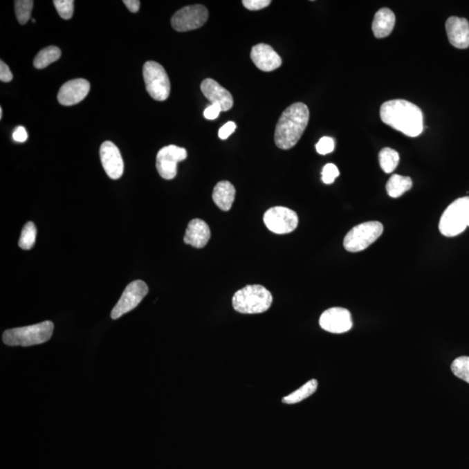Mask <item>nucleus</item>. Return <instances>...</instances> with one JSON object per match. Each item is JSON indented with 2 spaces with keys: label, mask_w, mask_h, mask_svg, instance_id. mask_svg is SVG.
<instances>
[{
  "label": "nucleus",
  "mask_w": 469,
  "mask_h": 469,
  "mask_svg": "<svg viewBox=\"0 0 469 469\" xmlns=\"http://www.w3.org/2000/svg\"><path fill=\"white\" fill-rule=\"evenodd\" d=\"M309 120V111L304 103H295L282 113L275 131V142L278 148H293L304 134Z\"/></svg>",
  "instance_id": "2"
},
{
  "label": "nucleus",
  "mask_w": 469,
  "mask_h": 469,
  "mask_svg": "<svg viewBox=\"0 0 469 469\" xmlns=\"http://www.w3.org/2000/svg\"><path fill=\"white\" fill-rule=\"evenodd\" d=\"M210 236L212 233L208 224L202 219H196L189 223L183 241L196 249H202L209 243Z\"/></svg>",
  "instance_id": "18"
},
{
  "label": "nucleus",
  "mask_w": 469,
  "mask_h": 469,
  "mask_svg": "<svg viewBox=\"0 0 469 469\" xmlns=\"http://www.w3.org/2000/svg\"><path fill=\"white\" fill-rule=\"evenodd\" d=\"M273 297L266 288L259 284L241 288L232 298L234 311L241 314H261L270 308Z\"/></svg>",
  "instance_id": "3"
},
{
  "label": "nucleus",
  "mask_w": 469,
  "mask_h": 469,
  "mask_svg": "<svg viewBox=\"0 0 469 469\" xmlns=\"http://www.w3.org/2000/svg\"><path fill=\"white\" fill-rule=\"evenodd\" d=\"M186 158L185 148L173 145L162 148L156 155V167L159 175L166 180L175 178L178 174V163L185 160Z\"/></svg>",
  "instance_id": "11"
},
{
  "label": "nucleus",
  "mask_w": 469,
  "mask_h": 469,
  "mask_svg": "<svg viewBox=\"0 0 469 469\" xmlns=\"http://www.w3.org/2000/svg\"><path fill=\"white\" fill-rule=\"evenodd\" d=\"M12 138L13 140L16 142H24L27 140L28 135H27L25 128L19 127L18 128H16L15 132H13Z\"/></svg>",
  "instance_id": "35"
},
{
  "label": "nucleus",
  "mask_w": 469,
  "mask_h": 469,
  "mask_svg": "<svg viewBox=\"0 0 469 469\" xmlns=\"http://www.w3.org/2000/svg\"><path fill=\"white\" fill-rule=\"evenodd\" d=\"M469 227V196L455 200L441 217L439 230L445 237H453Z\"/></svg>",
  "instance_id": "5"
},
{
  "label": "nucleus",
  "mask_w": 469,
  "mask_h": 469,
  "mask_svg": "<svg viewBox=\"0 0 469 469\" xmlns=\"http://www.w3.org/2000/svg\"><path fill=\"white\" fill-rule=\"evenodd\" d=\"M318 387V380L312 379L305 383L304 386L299 387L295 392L290 394V395L285 396L283 398V403L286 404H295L301 403L302 401L309 398L313 394L317 391Z\"/></svg>",
  "instance_id": "22"
},
{
  "label": "nucleus",
  "mask_w": 469,
  "mask_h": 469,
  "mask_svg": "<svg viewBox=\"0 0 469 469\" xmlns=\"http://www.w3.org/2000/svg\"><path fill=\"white\" fill-rule=\"evenodd\" d=\"M147 284L141 280L132 282L122 294L118 304L112 309L111 317L113 320L122 317L132 309L137 308L145 295L148 294Z\"/></svg>",
  "instance_id": "10"
},
{
  "label": "nucleus",
  "mask_w": 469,
  "mask_h": 469,
  "mask_svg": "<svg viewBox=\"0 0 469 469\" xmlns=\"http://www.w3.org/2000/svg\"><path fill=\"white\" fill-rule=\"evenodd\" d=\"M396 25V15L389 8L380 9L376 13L372 23L374 35L377 39H383L390 35Z\"/></svg>",
  "instance_id": "19"
},
{
  "label": "nucleus",
  "mask_w": 469,
  "mask_h": 469,
  "mask_svg": "<svg viewBox=\"0 0 469 469\" xmlns=\"http://www.w3.org/2000/svg\"><path fill=\"white\" fill-rule=\"evenodd\" d=\"M37 228L33 222H28L24 226L19 246L22 250H29L33 249L36 243Z\"/></svg>",
  "instance_id": "25"
},
{
  "label": "nucleus",
  "mask_w": 469,
  "mask_h": 469,
  "mask_svg": "<svg viewBox=\"0 0 469 469\" xmlns=\"http://www.w3.org/2000/svg\"><path fill=\"white\" fill-rule=\"evenodd\" d=\"M451 370L458 378L469 383V356H461L455 359L452 363Z\"/></svg>",
  "instance_id": "27"
},
{
  "label": "nucleus",
  "mask_w": 469,
  "mask_h": 469,
  "mask_svg": "<svg viewBox=\"0 0 469 469\" xmlns=\"http://www.w3.org/2000/svg\"><path fill=\"white\" fill-rule=\"evenodd\" d=\"M317 151L319 154L321 155H327L329 153H331L334 151L335 149V141L334 139L329 137H324L319 140L317 145Z\"/></svg>",
  "instance_id": "30"
},
{
  "label": "nucleus",
  "mask_w": 469,
  "mask_h": 469,
  "mask_svg": "<svg viewBox=\"0 0 469 469\" xmlns=\"http://www.w3.org/2000/svg\"><path fill=\"white\" fill-rule=\"evenodd\" d=\"M102 165L109 178H120L124 174V161L120 149L111 141H105L100 147Z\"/></svg>",
  "instance_id": "13"
},
{
  "label": "nucleus",
  "mask_w": 469,
  "mask_h": 469,
  "mask_svg": "<svg viewBox=\"0 0 469 469\" xmlns=\"http://www.w3.org/2000/svg\"><path fill=\"white\" fill-rule=\"evenodd\" d=\"M222 111V107L219 104H210L208 108L205 109V112H203V116L206 120H215L220 114V112Z\"/></svg>",
  "instance_id": "32"
},
{
  "label": "nucleus",
  "mask_w": 469,
  "mask_h": 469,
  "mask_svg": "<svg viewBox=\"0 0 469 469\" xmlns=\"http://www.w3.org/2000/svg\"><path fill=\"white\" fill-rule=\"evenodd\" d=\"M268 230L278 234L292 232L298 226L297 214L286 207L277 206L268 209L264 216Z\"/></svg>",
  "instance_id": "9"
},
{
  "label": "nucleus",
  "mask_w": 469,
  "mask_h": 469,
  "mask_svg": "<svg viewBox=\"0 0 469 469\" xmlns=\"http://www.w3.org/2000/svg\"><path fill=\"white\" fill-rule=\"evenodd\" d=\"M250 59L258 69L270 73L278 69L283 64L281 57L266 44H258L252 47Z\"/></svg>",
  "instance_id": "15"
},
{
  "label": "nucleus",
  "mask_w": 469,
  "mask_h": 469,
  "mask_svg": "<svg viewBox=\"0 0 469 469\" xmlns=\"http://www.w3.org/2000/svg\"><path fill=\"white\" fill-rule=\"evenodd\" d=\"M242 3L244 8L250 11H258L271 4L270 0H243Z\"/></svg>",
  "instance_id": "31"
},
{
  "label": "nucleus",
  "mask_w": 469,
  "mask_h": 469,
  "mask_svg": "<svg viewBox=\"0 0 469 469\" xmlns=\"http://www.w3.org/2000/svg\"><path fill=\"white\" fill-rule=\"evenodd\" d=\"M90 89V83L84 78L68 81L60 88L57 100L66 107L77 104L86 98Z\"/></svg>",
  "instance_id": "14"
},
{
  "label": "nucleus",
  "mask_w": 469,
  "mask_h": 469,
  "mask_svg": "<svg viewBox=\"0 0 469 469\" xmlns=\"http://www.w3.org/2000/svg\"><path fill=\"white\" fill-rule=\"evenodd\" d=\"M124 4L131 12L136 13L140 8V1L138 0H124Z\"/></svg>",
  "instance_id": "36"
},
{
  "label": "nucleus",
  "mask_w": 469,
  "mask_h": 469,
  "mask_svg": "<svg viewBox=\"0 0 469 469\" xmlns=\"http://www.w3.org/2000/svg\"><path fill=\"white\" fill-rule=\"evenodd\" d=\"M340 175L338 167L334 164H327L322 169V180L326 185H331Z\"/></svg>",
  "instance_id": "29"
},
{
  "label": "nucleus",
  "mask_w": 469,
  "mask_h": 469,
  "mask_svg": "<svg viewBox=\"0 0 469 469\" xmlns=\"http://www.w3.org/2000/svg\"><path fill=\"white\" fill-rule=\"evenodd\" d=\"M61 57L59 47L50 46L40 50L34 59L33 64L37 69H45L49 64L56 62Z\"/></svg>",
  "instance_id": "23"
},
{
  "label": "nucleus",
  "mask_w": 469,
  "mask_h": 469,
  "mask_svg": "<svg viewBox=\"0 0 469 469\" xmlns=\"http://www.w3.org/2000/svg\"><path fill=\"white\" fill-rule=\"evenodd\" d=\"M3 117V110L2 108H0V118H2Z\"/></svg>",
  "instance_id": "37"
},
{
  "label": "nucleus",
  "mask_w": 469,
  "mask_h": 469,
  "mask_svg": "<svg viewBox=\"0 0 469 469\" xmlns=\"http://www.w3.org/2000/svg\"><path fill=\"white\" fill-rule=\"evenodd\" d=\"M201 91L212 104H220L223 111H230L232 108L234 104L232 95L212 78H206L203 81Z\"/></svg>",
  "instance_id": "17"
},
{
  "label": "nucleus",
  "mask_w": 469,
  "mask_h": 469,
  "mask_svg": "<svg viewBox=\"0 0 469 469\" xmlns=\"http://www.w3.org/2000/svg\"><path fill=\"white\" fill-rule=\"evenodd\" d=\"M383 232V224L376 221L358 224L346 234L343 246L349 252H360L375 243Z\"/></svg>",
  "instance_id": "6"
},
{
  "label": "nucleus",
  "mask_w": 469,
  "mask_h": 469,
  "mask_svg": "<svg viewBox=\"0 0 469 469\" xmlns=\"http://www.w3.org/2000/svg\"><path fill=\"white\" fill-rule=\"evenodd\" d=\"M380 120L395 130L410 138L423 131V113L417 105L410 101L394 100L385 102L380 109Z\"/></svg>",
  "instance_id": "1"
},
{
  "label": "nucleus",
  "mask_w": 469,
  "mask_h": 469,
  "mask_svg": "<svg viewBox=\"0 0 469 469\" xmlns=\"http://www.w3.org/2000/svg\"><path fill=\"white\" fill-rule=\"evenodd\" d=\"M53 329L54 324L50 321L8 329L3 334V342L8 346L30 347L42 344L52 338Z\"/></svg>",
  "instance_id": "4"
},
{
  "label": "nucleus",
  "mask_w": 469,
  "mask_h": 469,
  "mask_svg": "<svg viewBox=\"0 0 469 469\" xmlns=\"http://www.w3.org/2000/svg\"><path fill=\"white\" fill-rule=\"evenodd\" d=\"M448 40L452 46L458 49L469 47V23L468 19L450 17L446 22Z\"/></svg>",
  "instance_id": "16"
},
{
  "label": "nucleus",
  "mask_w": 469,
  "mask_h": 469,
  "mask_svg": "<svg viewBox=\"0 0 469 469\" xmlns=\"http://www.w3.org/2000/svg\"><path fill=\"white\" fill-rule=\"evenodd\" d=\"M34 2L32 0H17L15 12L17 19L21 25H26L30 19Z\"/></svg>",
  "instance_id": "26"
},
{
  "label": "nucleus",
  "mask_w": 469,
  "mask_h": 469,
  "mask_svg": "<svg viewBox=\"0 0 469 469\" xmlns=\"http://www.w3.org/2000/svg\"><path fill=\"white\" fill-rule=\"evenodd\" d=\"M319 324L325 331L342 334L353 327L351 314L348 309L343 308L329 309L322 313Z\"/></svg>",
  "instance_id": "12"
},
{
  "label": "nucleus",
  "mask_w": 469,
  "mask_h": 469,
  "mask_svg": "<svg viewBox=\"0 0 469 469\" xmlns=\"http://www.w3.org/2000/svg\"><path fill=\"white\" fill-rule=\"evenodd\" d=\"M400 156L398 152L391 148H383L379 153L380 168L385 173L395 171L398 166Z\"/></svg>",
  "instance_id": "24"
},
{
  "label": "nucleus",
  "mask_w": 469,
  "mask_h": 469,
  "mask_svg": "<svg viewBox=\"0 0 469 469\" xmlns=\"http://www.w3.org/2000/svg\"><path fill=\"white\" fill-rule=\"evenodd\" d=\"M413 183L410 176L393 175L387 183L386 189L389 196L393 199L400 198L404 193L412 188Z\"/></svg>",
  "instance_id": "21"
},
{
  "label": "nucleus",
  "mask_w": 469,
  "mask_h": 469,
  "mask_svg": "<svg viewBox=\"0 0 469 469\" xmlns=\"http://www.w3.org/2000/svg\"><path fill=\"white\" fill-rule=\"evenodd\" d=\"M146 90L156 101H165L171 93V82L165 68L155 61H148L142 69Z\"/></svg>",
  "instance_id": "7"
},
{
  "label": "nucleus",
  "mask_w": 469,
  "mask_h": 469,
  "mask_svg": "<svg viewBox=\"0 0 469 469\" xmlns=\"http://www.w3.org/2000/svg\"><path fill=\"white\" fill-rule=\"evenodd\" d=\"M57 13L63 19H70L73 15L74 1L73 0H54Z\"/></svg>",
  "instance_id": "28"
},
{
  "label": "nucleus",
  "mask_w": 469,
  "mask_h": 469,
  "mask_svg": "<svg viewBox=\"0 0 469 469\" xmlns=\"http://www.w3.org/2000/svg\"><path fill=\"white\" fill-rule=\"evenodd\" d=\"M209 18V12L205 6L194 5L185 6L173 15L172 26L178 32H189L202 27Z\"/></svg>",
  "instance_id": "8"
},
{
  "label": "nucleus",
  "mask_w": 469,
  "mask_h": 469,
  "mask_svg": "<svg viewBox=\"0 0 469 469\" xmlns=\"http://www.w3.org/2000/svg\"><path fill=\"white\" fill-rule=\"evenodd\" d=\"M12 78V71L9 69L8 64L3 60L0 61V80L2 82L8 83L11 82Z\"/></svg>",
  "instance_id": "33"
},
{
  "label": "nucleus",
  "mask_w": 469,
  "mask_h": 469,
  "mask_svg": "<svg viewBox=\"0 0 469 469\" xmlns=\"http://www.w3.org/2000/svg\"><path fill=\"white\" fill-rule=\"evenodd\" d=\"M237 125L232 121L228 122L223 127L220 128L219 136L221 139H227L236 131Z\"/></svg>",
  "instance_id": "34"
},
{
  "label": "nucleus",
  "mask_w": 469,
  "mask_h": 469,
  "mask_svg": "<svg viewBox=\"0 0 469 469\" xmlns=\"http://www.w3.org/2000/svg\"><path fill=\"white\" fill-rule=\"evenodd\" d=\"M236 196V189L229 181L217 183L213 190L212 199L216 205L223 212H229Z\"/></svg>",
  "instance_id": "20"
}]
</instances>
